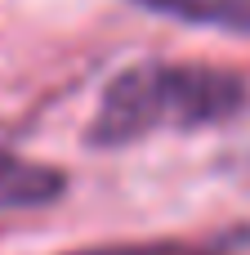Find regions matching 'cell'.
I'll list each match as a JSON object with an SVG mask.
<instances>
[{
	"label": "cell",
	"instance_id": "obj_1",
	"mask_svg": "<svg viewBox=\"0 0 250 255\" xmlns=\"http://www.w3.org/2000/svg\"><path fill=\"white\" fill-rule=\"evenodd\" d=\"M246 81L210 63H134L116 72L89 117V148H125L157 130H197L233 121L246 108Z\"/></svg>",
	"mask_w": 250,
	"mask_h": 255
},
{
	"label": "cell",
	"instance_id": "obj_2",
	"mask_svg": "<svg viewBox=\"0 0 250 255\" xmlns=\"http://www.w3.org/2000/svg\"><path fill=\"white\" fill-rule=\"evenodd\" d=\"M67 193V175L45 166V161H27L9 148H0V211H31V206H49Z\"/></svg>",
	"mask_w": 250,
	"mask_h": 255
},
{
	"label": "cell",
	"instance_id": "obj_3",
	"mask_svg": "<svg viewBox=\"0 0 250 255\" xmlns=\"http://www.w3.org/2000/svg\"><path fill=\"white\" fill-rule=\"evenodd\" d=\"M130 4L192 22V27H219V31L250 36V0H130Z\"/></svg>",
	"mask_w": 250,
	"mask_h": 255
},
{
	"label": "cell",
	"instance_id": "obj_4",
	"mask_svg": "<svg viewBox=\"0 0 250 255\" xmlns=\"http://www.w3.org/2000/svg\"><path fill=\"white\" fill-rule=\"evenodd\" d=\"M63 255H210L188 242H116V247H85V251H63Z\"/></svg>",
	"mask_w": 250,
	"mask_h": 255
}]
</instances>
